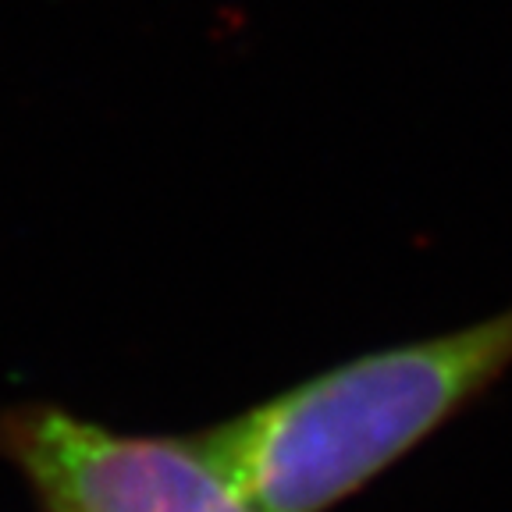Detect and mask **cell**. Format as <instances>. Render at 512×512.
Instances as JSON below:
<instances>
[{"label": "cell", "mask_w": 512, "mask_h": 512, "mask_svg": "<svg viewBox=\"0 0 512 512\" xmlns=\"http://www.w3.org/2000/svg\"><path fill=\"white\" fill-rule=\"evenodd\" d=\"M8 452L47 512H256L196 438H146L57 406L22 409Z\"/></svg>", "instance_id": "2"}, {"label": "cell", "mask_w": 512, "mask_h": 512, "mask_svg": "<svg viewBox=\"0 0 512 512\" xmlns=\"http://www.w3.org/2000/svg\"><path fill=\"white\" fill-rule=\"evenodd\" d=\"M509 370L512 306L363 352L192 438L256 512H331Z\"/></svg>", "instance_id": "1"}]
</instances>
